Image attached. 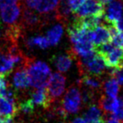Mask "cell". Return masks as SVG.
Masks as SVG:
<instances>
[{
  "instance_id": "7402d4cb",
  "label": "cell",
  "mask_w": 123,
  "mask_h": 123,
  "mask_svg": "<svg viewBox=\"0 0 123 123\" xmlns=\"http://www.w3.org/2000/svg\"><path fill=\"white\" fill-rule=\"evenodd\" d=\"M103 118L101 115V111L97 106L94 104H91L89 106L88 111L85 114V119L86 121L88 120H97Z\"/></svg>"
},
{
  "instance_id": "9c48e42d",
  "label": "cell",
  "mask_w": 123,
  "mask_h": 123,
  "mask_svg": "<svg viewBox=\"0 0 123 123\" xmlns=\"http://www.w3.org/2000/svg\"><path fill=\"white\" fill-rule=\"evenodd\" d=\"M20 14H21L20 3L0 7V16L2 20L9 25L17 24Z\"/></svg>"
},
{
  "instance_id": "f546056e",
  "label": "cell",
  "mask_w": 123,
  "mask_h": 123,
  "mask_svg": "<svg viewBox=\"0 0 123 123\" xmlns=\"http://www.w3.org/2000/svg\"><path fill=\"white\" fill-rule=\"evenodd\" d=\"M72 123H86V121L82 118H76L72 121Z\"/></svg>"
},
{
  "instance_id": "52a82bcc",
  "label": "cell",
  "mask_w": 123,
  "mask_h": 123,
  "mask_svg": "<svg viewBox=\"0 0 123 123\" xmlns=\"http://www.w3.org/2000/svg\"><path fill=\"white\" fill-rule=\"evenodd\" d=\"M66 85V78L59 72L51 74L49 82L47 84V92L52 100L61 97L64 92Z\"/></svg>"
},
{
  "instance_id": "ac0fdd59",
  "label": "cell",
  "mask_w": 123,
  "mask_h": 123,
  "mask_svg": "<svg viewBox=\"0 0 123 123\" xmlns=\"http://www.w3.org/2000/svg\"><path fill=\"white\" fill-rule=\"evenodd\" d=\"M18 112L16 104H12L0 97V117L13 118Z\"/></svg>"
},
{
  "instance_id": "1f68e13d",
  "label": "cell",
  "mask_w": 123,
  "mask_h": 123,
  "mask_svg": "<svg viewBox=\"0 0 123 123\" xmlns=\"http://www.w3.org/2000/svg\"><path fill=\"white\" fill-rule=\"evenodd\" d=\"M3 123H15V122H13V120H12V118H9V119L6 120V121H5Z\"/></svg>"
},
{
  "instance_id": "d6986e66",
  "label": "cell",
  "mask_w": 123,
  "mask_h": 123,
  "mask_svg": "<svg viewBox=\"0 0 123 123\" xmlns=\"http://www.w3.org/2000/svg\"><path fill=\"white\" fill-rule=\"evenodd\" d=\"M25 43L27 49L30 50H33L35 49V47L41 49H48L50 46L47 38L44 36H41V35L27 38L25 40Z\"/></svg>"
},
{
  "instance_id": "8992f818",
  "label": "cell",
  "mask_w": 123,
  "mask_h": 123,
  "mask_svg": "<svg viewBox=\"0 0 123 123\" xmlns=\"http://www.w3.org/2000/svg\"><path fill=\"white\" fill-rule=\"evenodd\" d=\"M21 13L20 25L24 29H39L45 25V23L47 22L48 18L42 15L40 16L28 8H24L23 10H21Z\"/></svg>"
},
{
  "instance_id": "4fadbf2b",
  "label": "cell",
  "mask_w": 123,
  "mask_h": 123,
  "mask_svg": "<svg viewBox=\"0 0 123 123\" xmlns=\"http://www.w3.org/2000/svg\"><path fill=\"white\" fill-rule=\"evenodd\" d=\"M12 82L14 89L18 90H24L31 86L28 74L25 68H17V70L13 74Z\"/></svg>"
},
{
  "instance_id": "6da1fadb",
  "label": "cell",
  "mask_w": 123,
  "mask_h": 123,
  "mask_svg": "<svg viewBox=\"0 0 123 123\" xmlns=\"http://www.w3.org/2000/svg\"><path fill=\"white\" fill-rule=\"evenodd\" d=\"M25 69L28 74L31 86L35 89L46 88L52 74L46 63L30 58Z\"/></svg>"
},
{
  "instance_id": "5bb4252c",
  "label": "cell",
  "mask_w": 123,
  "mask_h": 123,
  "mask_svg": "<svg viewBox=\"0 0 123 123\" xmlns=\"http://www.w3.org/2000/svg\"><path fill=\"white\" fill-rule=\"evenodd\" d=\"M30 100H31L34 105L41 106L45 109L49 108L53 102L46 88L36 89V90H35L31 93Z\"/></svg>"
},
{
  "instance_id": "7c38bea8",
  "label": "cell",
  "mask_w": 123,
  "mask_h": 123,
  "mask_svg": "<svg viewBox=\"0 0 123 123\" xmlns=\"http://www.w3.org/2000/svg\"><path fill=\"white\" fill-rule=\"evenodd\" d=\"M91 42L93 47L111 42V35L106 25H100L90 31Z\"/></svg>"
},
{
  "instance_id": "83f0119b",
  "label": "cell",
  "mask_w": 123,
  "mask_h": 123,
  "mask_svg": "<svg viewBox=\"0 0 123 123\" xmlns=\"http://www.w3.org/2000/svg\"><path fill=\"white\" fill-rule=\"evenodd\" d=\"M115 26L118 29V31L123 32V17H121L118 21L115 22Z\"/></svg>"
},
{
  "instance_id": "4316f807",
  "label": "cell",
  "mask_w": 123,
  "mask_h": 123,
  "mask_svg": "<svg viewBox=\"0 0 123 123\" xmlns=\"http://www.w3.org/2000/svg\"><path fill=\"white\" fill-rule=\"evenodd\" d=\"M20 3V0H0V7L8 5H14Z\"/></svg>"
},
{
  "instance_id": "cb8c5ba5",
  "label": "cell",
  "mask_w": 123,
  "mask_h": 123,
  "mask_svg": "<svg viewBox=\"0 0 123 123\" xmlns=\"http://www.w3.org/2000/svg\"><path fill=\"white\" fill-rule=\"evenodd\" d=\"M81 92V97H82V100L83 101V103L85 104L91 105L92 102L93 101L94 99V92L86 88V87H84L82 89V92Z\"/></svg>"
},
{
  "instance_id": "484cf974",
  "label": "cell",
  "mask_w": 123,
  "mask_h": 123,
  "mask_svg": "<svg viewBox=\"0 0 123 123\" xmlns=\"http://www.w3.org/2000/svg\"><path fill=\"white\" fill-rule=\"evenodd\" d=\"M68 2V3L70 6L71 9L72 10L73 13L75 11L79 6L84 2V0H66Z\"/></svg>"
},
{
  "instance_id": "2e32d148",
  "label": "cell",
  "mask_w": 123,
  "mask_h": 123,
  "mask_svg": "<svg viewBox=\"0 0 123 123\" xmlns=\"http://www.w3.org/2000/svg\"><path fill=\"white\" fill-rule=\"evenodd\" d=\"M99 104L100 108L104 112H111V114L115 113L119 108H121L119 99L117 97L112 98L106 95L101 96L99 100Z\"/></svg>"
},
{
  "instance_id": "ba28073f",
  "label": "cell",
  "mask_w": 123,
  "mask_h": 123,
  "mask_svg": "<svg viewBox=\"0 0 123 123\" xmlns=\"http://www.w3.org/2000/svg\"><path fill=\"white\" fill-rule=\"evenodd\" d=\"M107 6L104 7V20L106 23L115 24L116 21L122 17L123 5L118 0L111 1L107 3Z\"/></svg>"
},
{
  "instance_id": "277c9868",
  "label": "cell",
  "mask_w": 123,
  "mask_h": 123,
  "mask_svg": "<svg viewBox=\"0 0 123 123\" xmlns=\"http://www.w3.org/2000/svg\"><path fill=\"white\" fill-rule=\"evenodd\" d=\"M62 106L67 113L75 114L79 111L82 106V97L79 87L72 86L68 89L63 98Z\"/></svg>"
},
{
  "instance_id": "7a4b0ae2",
  "label": "cell",
  "mask_w": 123,
  "mask_h": 123,
  "mask_svg": "<svg viewBox=\"0 0 123 123\" xmlns=\"http://www.w3.org/2000/svg\"><path fill=\"white\" fill-rule=\"evenodd\" d=\"M78 67L81 75H92L100 77L104 74L107 66L104 60L93 52L89 55L81 56L78 60Z\"/></svg>"
},
{
  "instance_id": "5b68a950",
  "label": "cell",
  "mask_w": 123,
  "mask_h": 123,
  "mask_svg": "<svg viewBox=\"0 0 123 123\" xmlns=\"http://www.w3.org/2000/svg\"><path fill=\"white\" fill-rule=\"evenodd\" d=\"M105 5L97 0H84L79 8L73 13L74 17H85L89 16L102 17L104 13Z\"/></svg>"
},
{
  "instance_id": "3957f363",
  "label": "cell",
  "mask_w": 123,
  "mask_h": 123,
  "mask_svg": "<svg viewBox=\"0 0 123 123\" xmlns=\"http://www.w3.org/2000/svg\"><path fill=\"white\" fill-rule=\"evenodd\" d=\"M60 0H25L27 8L35 10L38 13L49 18H55V11Z\"/></svg>"
},
{
  "instance_id": "9a60e30c",
  "label": "cell",
  "mask_w": 123,
  "mask_h": 123,
  "mask_svg": "<svg viewBox=\"0 0 123 123\" xmlns=\"http://www.w3.org/2000/svg\"><path fill=\"white\" fill-rule=\"evenodd\" d=\"M14 68L15 63L11 56L6 51L0 49V75L7 76Z\"/></svg>"
},
{
  "instance_id": "e0dca14e",
  "label": "cell",
  "mask_w": 123,
  "mask_h": 123,
  "mask_svg": "<svg viewBox=\"0 0 123 123\" xmlns=\"http://www.w3.org/2000/svg\"><path fill=\"white\" fill-rule=\"evenodd\" d=\"M102 84L100 77H96L92 75H82L81 79L79 81V85L81 86L86 87V88L90 89L92 91H98L102 89Z\"/></svg>"
},
{
  "instance_id": "30bf717a",
  "label": "cell",
  "mask_w": 123,
  "mask_h": 123,
  "mask_svg": "<svg viewBox=\"0 0 123 123\" xmlns=\"http://www.w3.org/2000/svg\"><path fill=\"white\" fill-rule=\"evenodd\" d=\"M101 57L107 68H116L122 67L123 66V46H115Z\"/></svg>"
},
{
  "instance_id": "8fae6325",
  "label": "cell",
  "mask_w": 123,
  "mask_h": 123,
  "mask_svg": "<svg viewBox=\"0 0 123 123\" xmlns=\"http://www.w3.org/2000/svg\"><path fill=\"white\" fill-rule=\"evenodd\" d=\"M74 60H76L75 56L69 50L67 53L53 55L51 58V62L60 72H67L71 68Z\"/></svg>"
},
{
  "instance_id": "4dcf8cb0",
  "label": "cell",
  "mask_w": 123,
  "mask_h": 123,
  "mask_svg": "<svg viewBox=\"0 0 123 123\" xmlns=\"http://www.w3.org/2000/svg\"><path fill=\"white\" fill-rule=\"evenodd\" d=\"M97 1H99L100 2H101L102 4H104V5H105L106 6L107 3H109L110 2H111V1H113V0H97Z\"/></svg>"
},
{
  "instance_id": "603a6c76",
  "label": "cell",
  "mask_w": 123,
  "mask_h": 123,
  "mask_svg": "<svg viewBox=\"0 0 123 123\" xmlns=\"http://www.w3.org/2000/svg\"><path fill=\"white\" fill-rule=\"evenodd\" d=\"M17 109H18V111L20 110L24 114H25V115H31L34 111L35 105L33 104L31 100L29 99V100H26L21 102L19 107H17Z\"/></svg>"
},
{
  "instance_id": "f1b7e54d",
  "label": "cell",
  "mask_w": 123,
  "mask_h": 123,
  "mask_svg": "<svg viewBox=\"0 0 123 123\" xmlns=\"http://www.w3.org/2000/svg\"><path fill=\"white\" fill-rule=\"evenodd\" d=\"M107 123H120V122H119V120L113 115V114H111V115L109 116Z\"/></svg>"
},
{
  "instance_id": "44dd1931",
  "label": "cell",
  "mask_w": 123,
  "mask_h": 123,
  "mask_svg": "<svg viewBox=\"0 0 123 123\" xmlns=\"http://www.w3.org/2000/svg\"><path fill=\"white\" fill-rule=\"evenodd\" d=\"M102 89L107 97L116 98L119 91V85L115 79L110 77L109 79L104 81L102 84Z\"/></svg>"
},
{
  "instance_id": "d4e9b609",
  "label": "cell",
  "mask_w": 123,
  "mask_h": 123,
  "mask_svg": "<svg viewBox=\"0 0 123 123\" xmlns=\"http://www.w3.org/2000/svg\"><path fill=\"white\" fill-rule=\"evenodd\" d=\"M110 77L115 79L119 86L123 85V66L113 68V70L110 72Z\"/></svg>"
},
{
  "instance_id": "ffe728a7",
  "label": "cell",
  "mask_w": 123,
  "mask_h": 123,
  "mask_svg": "<svg viewBox=\"0 0 123 123\" xmlns=\"http://www.w3.org/2000/svg\"><path fill=\"white\" fill-rule=\"evenodd\" d=\"M64 34V27L61 24H57L53 26L49 31L46 32V38L50 46L57 45Z\"/></svg>"
}]
</instances>
